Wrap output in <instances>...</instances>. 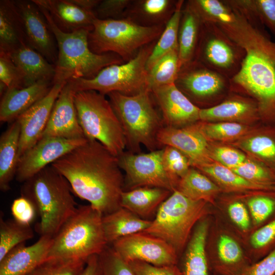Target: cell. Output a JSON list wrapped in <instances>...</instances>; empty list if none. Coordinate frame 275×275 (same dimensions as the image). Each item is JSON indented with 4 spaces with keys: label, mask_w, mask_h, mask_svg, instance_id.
Masks as SVG:
<instances>
[{
    "label": "cell",
    "mask_w": 275,
    "mask_h": 275,
    "mask_svg": "<svg viewBox=\"0 0 275 275\" xmlns=\"http://www.w3.org/2000/svg\"><path fill=\"white\" fill-rule=\"evenodd\" d=\"M233 11L231 22L218 24L245 52L239 70L230 79L231 91L254 99L261 122L275 125V42L264 27L251 24Z\"/></svg>",
    "instance_id": "cell-1"
},
{
    "label": "cell",
    "mask_w": 275,
    "mask_h": 275,
    "mask_svg": "<svg viewBox=\"0 0 275 275\" xmlns=\"http://www.w3.org/2000/svg\"><path fill=\"white\" fill-rule=\"evenodd\" d=\"M72 193L103 215L121 207L124 178L117 156L97 141H87L51 164Z\"/></svg>",
    "instance_id": "cell-2"
},
{
    "label": "cell",
    "mask_w": 275,
    "mask_h": 275,
    "mask_svg": "<svg viewBox=\"0 0 275 275\" xmlns=\"http://www.w3.org/2000/svg\"><path fill=\"white\" fill-rule=\"evenodd\" d=\"M23 183L21 196L31 201L40 218L37 231L53 237L77 208L69 183L51 165Z\"/></svg>",
    "instance_id": "cell-3"
},
{
    "label": "cell",
    "mask_w": 275,
    "mask_h": 275,
    "mask_svg": "<svg viewBox=\"0 0 275 275\" xmlns=\"http://www.w3.org/2000/svg\"><path fill=\"white\" fill-rule=\"evenodd\" d=\"M38 7L46 18L58 46L53 84L73 79L91 78L105 67L123 63L124 61L115 53L99 54L93 52L88 42L89 31L64 32L57 27L45 9Z\"/></svg>",
    "instance_id": "cell-4"
},
{
    "label": "cell",
    "mask_w": 275,
    "mask_h": 275,
    "mask_svg": "<svg viewBox=\"0 0 275 275\" xmlns=\"http://www.w3.org/2000/svg\"><path fill=\"white\" fill-rule=\"evenodd\" d=\"M107 95L130 152L140 153L141 145L150 151L159 149L157 135L164 126L162 116L153 104L151 91L146 89L133 95L113 92Z\"/></svg>",
    "instance_id": "cell-5"
},
{
    "label": "cell",
    "mask_w": 275,
    "mask_h": 275,
    "mask_svg": "<svg viewBox=\"0 0 275 275\" xmlns=\"http://www.w3.org/2000/svg\"><path fill=\"white\" fill-rule=\"evenodd\" d=\"M103 215L90 204L77 207L53 237L48 258L87 260L108 245Z\"/></svg>",
    "instance_id": "cell-6"
},
{
    "label": "cell",
    "mask_w": 275,
    "mask_h": 275,
    "mask_svg": "<svg viewBox=\"0 0 275 275\" xmlns=\"http://www.w3.org/2000/svg\"><path fill=\"white\" fill-rule=\"evenodd\" d=\"M164 28V25H143L128 17L96 18L89 33V45L95 53H114L127 62L158 39Z\"/></svg>",
    "instance_id": "cell-7"
},
{
    "label": "cell",
    "mask_w": 275,
    "mask_h": 275,
    "mask_svg": "<svg viewBox=\"0 0 275 275\" xmlns=\"http://www.w3.org/2000/svg\"><path fill=\"white\" fill-rule=\"evenodd\" d=\"M77 116L85 138L97 141L116 156L126 147L124 133L110 102L105 95L93 90L75 92Z\"/></svg>",
    "instance_id": "cell-8"
},
{
    "label": "cell",
    "mask_w": 275,
    "mask_h": 275,
    "mask_svg": "<svg viewBox=\"0 0 275 275\" xmlns=\"http://www.w3.org/2000/svg\"><path fill=\"white\" fill-rule=\"evenodd\" d=\"M207 204L175 190L160 205L151 225L142 232L165 241L178 255L187 245L193 228L207 213Z\"/></svg>",
    "instance_id": "cell-9"
},
{
    "label": "cell",
    "mask_w": 275,
    "mask_h": 275,
    "mask_svg": "<svg viewBox=\"0 0 275 275\" xmlns=\"http://www.w3.org/2000/svg\"><path fill=\"white\" fill-rule=\"evenodd\" d=\"M154 43L142 48L126 63L105 67L91 78L73 79L68 82L75 92L93 90L104 95L113 92L133 95L149 89L147 63Z\"/></svg>",
    "instance_id": "cell-10"
},
{
    "label": "cell",
    "mask_w": 275,
    "mask_h": 275,
    "mask_svg": "<svg viewBox=\"0 0 275 275\" xmlns=\"http://www.w3.org/2000/svg\"><path fill=\"white\" fill-rule=\"evenodd\" d=\"M245 54L243 48L217 23L202 21L194 60L230 79L239 70Z\"/></svg>",
    "instance_id": "cell-11"
},
{
    "label": "cell",
    "mask_w": 275,
    "mask_h": 275,
    "mask_svg": "<svg viewBox=\"0 0 275 275\" xmlns=\"http://www.w3.org/2000/svg\"><path fill=\"white\" fill-rule=\"evenodd\" d=\"M177 87L195 105L203 108L215 105L231 91L230 79L196 60L182 65Z\"/></svg>",
    "instance_id": "cell-12"
},
{
    "label": "cell",
    "mask_w": 275,
    "mask_h": 275,
    "mask_svg": "<svg viewBox=\"0 0 275 275\" xmlns=\"http://www.w3.org/2000/svg\"><path fill=\"white\" fill-rule=\"evenodd\" d=\"M162 153L161 148L146 153L124 152L118 156L119 166L125 173L126 190L149 186L174 191L163 167Z\"/></svg>",
    "instance_id": "cell-13"
},
{
    "label": "cell",
    "mask_w": 275,
    "mask_h": 275,
    "mask_svg": "<svg viewBox=\"0 0 275 275\" xmlns=\"http://www.w3.org/2000/svg\"><path fill=\"white\" fill-rule=\"evenodd\" d=\"M112 245L115 251L129 263L139 261L156 266L178 263V255L170 244L142 232L121 238Z\"/></svg>",
    "instance_id": "cell-14"
},
{
    "label": "cell",
    "mask_w": 275,
    "mask_h": 275,
    "mask_svg": "<svg viewBox=\"0 0 275 275\" xmlns=\"http://www.w3.org/2000/svg\"><path fill=\"white\" fill-rule=\"evenodd\" d=\"M87 141L86 138H41L20 157L15 176L16 180L25 182Z\"/></svg>",
    "instance_id": "cell-15"
},
{
    "label": "cell",
    "mask_w": 275,
    "mask_h": 275,
    "mask_svg": "<svg viewBox=\"0 0 275 275\" xmlns=\"http://www.w3.org/2000/svg\"><path fill=\"white\" fill-rule=\"evenodd\" d=\"M14 1L27 44L54 65L58 58V46L45 16L32 1Z\"/></svg>",
    "instance_id": "cell-16"
},
{
    "label": "cell",
    "mask_w": 275,
    "mask_h": 275,
    "mask_svg": "<svg viewBox=\"0 0 275 275\" xmlns=\"http://www.w3.org/2000/svg\"><path fill=\"white\" fill-rule=\"evenodd\" d=\"M151 92L160 108L165 127L182 128L200 121L201 108L175 84L155 88Z\"/></svg>",
    "instance_id": "cell-17"
},
{
    "label": "cell",
    "mask_w": 275,
    "mask_h": 275,
    "mask_svg": "<svg viewBox=\"0 0 275 275\" xmlns=\"http://www.w3.org/2000/svg\"><path fill=\"white\" fill-rule=\"evenodd\" d=\"M157 140L160 146H172L180 151L189 159L191 167L197 169L214 162L210 156L209 142L196 123L179 128L164 126Z\"/></svg>",
    "instance_id": "cell-18"
},
{
    "label": "cell",
    "mask_w": 275,
    "mask_h": 275,
    "mask_svg": "<svg viewBox=\"0 0 275 275\" xmlns=\"http://www.w3.org/2000/svg\"><path fill=\"white\" fill-rule=\"evenodd\" d=\"M66 83L53 84L45 96L17 118L20 126V158L41 138L54 102Z\"/></svg>",
    "instance_id": "cell-19"
},
{
    "label": "cell",
    "mask_w": 275,
    "mask_h": 275,
    "mask_svg": "<svg viewBox=\"0 0 275 275\" xmlns=\"http://www.w3.org/2000/svg\"><path fill=\"white\" fill-rule=\"evenodd\" d=\"M74 93L67 82L54 102L41 138H86L78 120L74 101Z\"/></svg>",
    "instance_id": "cell-20"
},
{
    "label": "cell",
    "mask_w": 275,
    "mask_h": 275,
    "mask_svg": "<svg viewBox=\"0 0 275 275\" xmlns=\"http://www.w3.org/2000/svg\"><path fill=\"white\" fill-rule=\"evenodd\" d=\"M200 121L236 122L250 125L261 122L258 107L255 100L237 93L232 94L231 91L218 104L201 108Z\"/></svg>",
    "instance_id": "cell-21"
},
{
    "label": "cell",
    "mask_w": 275,
    "mask_h": 275,
    "mask_svg": "<svg viewBox=\"0 0 275 275\" xmlns=\"http://www.w3.org/2000/svg\"><path fill=\"white\" fill-rule=\"evenodd\" d=\"M53 237L41 236L34 244L22 243L0 260V275H27L48 258Z\"/></svg>",
    "instance_id": "cell-22"
},
{
    "label": "cell",
    "mask_w": 275,
    "mask_h": 275,
    "mask_svg": "<svg viewBox=\"0 0 275 275\" xmlns=\"http://www.w3.org/2000/svg\"><path fill=\"white\" fill-rule=\"evenodd\" d=\"M45 9L62 31L72 33L80 30L91 31L97 18L94 12L86 10L71 0H32Z\"/></svg>",
    "instance_id": "cell-23"
},
{
    "label": "cell",
    "mask_w": 275,
    "mask_h": 275,
    "mask_svg": "<svg viewBox=\"0 0 275 275\" xmlns=\"http://www.w3.org/2000/svg\"><path fill=\"white\" fill-rule=\"evenodd\" d=\"M52 85V80H42L26 87L7 90L1 99V122L12 123L14 121L45 96Z\"/></svg>",
    "instance_id": "cell-24"
},
{
    "label": "cell",
    "mask_w": 275,
    "mask_h": 275,
    "mask_svg": "<svg viewBox=\"0 0 275 275\" xmlns=\"http://www.w3.org/2000/svg\"><path fill=\"white\" fill-rule=\"evenodd\" d=\"M275 173V125L262 122L248 134L231 143Z\"/></svg>",
    "instance_id": "cell-25"
},
{
    "label": "cell",
    "mask_w": 275,
    "mask_h": 275,
    "mask_svg": "<svg viewBox=\"0 0 275 275\" xmlns=\"http://www.w3.org/2000/svg\"><path fill=\"white\" fill-rule=\"evenodd\" d=\"M23 77V87L42 80L53 82L55 66L27 44L21 45L10 55Z\"/></svg>",
    "instance_id": "cell-26"
},
{
    "label": "cell",
    "mask_w": 275,
    "mask_h": 275,
    "mask_svg": "<svg viewBox=\"0 0 275 275\" xmlns=\"http://www.w3.org/2000/svg\"><path fill=\"white\" fill-rule=\"evenodd\" d=\"M208 224L200 221L195 226L180 265V275H209L205 248Z\"/></svg>",
    "instance_id": "cell-27"
},
{
    "label": "cell",
    "mask_w": 275,
    "mask_h": 275,
    "mask_svg": "<svg viewBox=\"0 0 275 275\" xmlns=\"http://www.w3.org/2000/svg\"><path fill=\"white\" fill-rule=\"evenodd\" d=\"M20 126L16 120L0 138V189L6 191L16 176L19 160Z\"/></svg>",
    "instance_id": "cell-28"
},
{
    "label": "cell",
    "mask_w": 275,
    "mask_h": 275,
    "mask_svg": "<svg viewBox=\"0 0 275 275\" xmlns=\"http://www.w3.org/2000/svg\"><path fill=\"white\" fill-rule=\"evenodd\" d=\"M170 190L157 187H141L124 190L121 197V207L140 217L147 219L172 194Z\"/></svg>",
    "instance_id": "cell-29"
},
{
    "label": "cell",
    "mask_w": 275,
    "mask_h": 275,
    "mask_svg": "<svg viewBox=\"0 0 275 275\" xmlns=\"http://www.w3.org/2000/svg\"><path fill=\"white\" fill-rule=\"evenodd\" d=\"M27 44L15 1H0V52L10 55Z\"/></svg>",
    "instance_id": "cell-30"
},
{
    "label": "cell",
    "mask_w": 275,
    "mask_h": 275,
    "mask_svg": "<svg viewBox=\"0 0 275 275\" xmlns=\"http://www.w3.org/2000/svg\"><path fill=\"white\" fill-rule=\"evenodd\" d=\"M202 20L188 2H184L178 33V53L181 66L195 58Z\"/></svg>",
    "instance_id": "cell-31"
},
{
    "label": "cell",
    "mask_w": 275,
    "mask_h": 275,
    "mask_svg": "<svg viewBox=\"0 0 275 275\" xmlns=\"http://www.w3.org/2000/svg\"><path fill=\"white\" fill-rule=\"evenodd\" d=\"M152 221L140 217L128 209L120 207L103 215L102 225L108 244L123 237L146 230Z\"/></svg>",
    "instance_id": "cell-32"
},
{
    "label": "cell",
    "mask_w": 275,
    "mask_h": 275,
    "mask_svg": "<svg viewBox=\"0 0 275 275\" xmlns=\"http://www.w3.org/2000/svg\"><path fill=\"white\" fill-rule=\"evenodd\" d=\"M197 169L211 178L222 191L256 194L275 190V186H265L250 182L215 161Z\"/></svg>",
    "instance_id": "cell-33"
},
{
    "label": "cell",
    "mask_w": 275,
    "mask_h": 275,
    "mask_svg": "<svg viewBox=\"0 0 275 275\" xmlns=\"http://www.w3.org/2000/svg\"><path fill=\"white\" fill-rule=\"evenodd\" d=\"M177 1L140 0L132 1L126 17L145 26L164 25L174 12Z\"/></svg>",
    "instance_id": "cell-34"
},
{
    "label": "cell",
    "mask_w": 275,
    "mask_h": 275,
    "mask_svg": "<svg viewBox=\"0 0 275 275\" xmlns=\"http://www.w3.org/2000/svg\"><path fill=\"white\" fill-rule=\"evenodd\" d=\"M175 190L195 201L214 204L221 188L198 169L191 167L179 180Z\"/></svg>",
    "instance_id": "cell-35"
},
{
    "label": "cell",
    "mask_w": 275,
    "mask_h": 275,
    "mask_svg": "<svg viewBox=\"0 0 275 275\" xmlns=\"http://www.w3.org/2000/svg\"><path fill=\"white\" fill-rule=\"evenodd\" d=\"M197 125L209 142L229 144L250 132L256 125H250L230 122H204L199 121ZM259 124V123H258Z\"/></svg>",
    "instance_id": "cell-36"
},
{
    "label": "cell",
    "mask_w": 275,
    "mask_h": 275,
    "mask_svg": "<svg viewBox=\"0 0 275 275\" xmlns=\"http://www.w3.org/2000/svg\"><path fill=\"white\" fill-rule=\"evenodd\" d=\"M184 4V1H177L174 12L166 23L164 28L154 44L148 59V70L165 54L178 49V33Z\"/></svg>",
    "instance_id": "cell-37"
},
{
    "label": "cell",
    "mask_w": 275,
    "mask_h": 275,
    "mask_svg": "<svg viewBox=\"0 0 275 275\" xmlns=\"http://www.w3.org/2000/svg\"><path fill=\"white\" fill-rule=\"evenodd\" d=\"M181 66L178 49L165 54L148 70V89L175 84Z\"/></svg>",
    "instance_id": "cell-38"
},
{
    "label": "cell",
    "mask_w": 275,
    "mask_h": 275,
    "mask_svg": "<svg viewBox=\"0 0 275 275\" xmlns=\"http://www.w3.org/2000/svg\"><path fill=\"white\" fill-rule=\"evenodd\" d=\"M34 237L30 225L0 219V260L12 249Z\"/></svg>",
    "instance_id": "cell-39"
},
{
    "label": "cell",
    "mask_w": 275,
    "mask_h": 275,
    "mask_svg": "<svg viewBox=\"0 0 275 275\" xmlns=\"http://www.w3.org/2000/svg\"><path fill=\"white\" fill-rule=\"evenodd\" d=\"M190 5L203 22L225 24L231 22L234 13L224 0H190Z\"/></svg>",
    "instance_id": "cell-40"
},
{
    "label": "cell",
    "mask_w": 275,
    "mask_h": 275,
    "mask_svg": "<svg viewBox=\"0 0 275 275\" xmlns=\"http://www.w3.org/2000/svg\"><path fill=\"white\" fill-rule=\"evenodd\" d=\"M87 260L49 258L27 275H80Z\"/></svg>",
    "instance_id": "cell-41"
},
{
    "label": "cell",
    "mask_w": 275,
    "mask_h": 275,
    "mask_svg": "<svg viewBox=\"0 0 275 275\" xmlns=\"http://www.w3.org/2000/svg\"><path fill=\"white\" fill-rule=\"evenodd\" d=\"M162 164L174 191L179 180L191 167L189 159L177 149L169 146L163 148Z\"/></svg>",
    "instance_id": "cell-42"
},
{
    "label": "cell",
    "mask_w": 275,
    "mask_h": 275,
    "mask_svg": "<svg viewBox=\"0 0 275 275\" xmlns=\"http://www.w3.org/2000/svg\"><path fill=\"white\" fill-rule=\"evenodd\" d=\"M232 170L250 182L265 186H275V173L248 156L241 164Z\"/></svg>",
    "instance_id": "cell-43"
},
{
    "label": "cell",
    "mask_w": 275,
    "mask_h": 275,
    "mask_svg": "<svg viewBox=\"0 0 275 275\" xmlns=\"http://www.w3.org/2000/svg\"><path fill=\"white\" fill-rule=\"evenodd\" d=\"M250 22L266 26L275 36V0H248Z\"/></svg>",
    "instance_id": "cell-44"
},
{
    "label": "cell",
    "mask_w": 275,
    "mask_h": 275,
    "mask_svg": "<svg viewBox=\"0 0 275 275\" xmlns=\"http://www.w3.org/2000/svg\"><path fill=\"white\" fill-rule=\"evenodd\" d=\"M100 275H136L130 263L108 245L98 255Z\"/></svg>",
    "instance_id": "cell-45"
},
{
    "label": "cell",
    "mask_w": 275,
    "mask_h": 275,
    "mask_svg": "<svg viewBox=\"0 0 275 275\" xmlns=\"http://www.w3.org/2000/svg\"><path fill=\"white\" fill-rule=\"evenodd\" d=\"M211 158L231 170L241 164L247 155L239 149L226 144L209 142Z\"/></svg>",
    "instance_id": "cell-46"
},
{
    "label": "cell",
    "mask_w": 275,
    "mask_h": 275,
    "mask_svg": "<svg viewBox=\"0 0 275 275\" xmlns=\"http://www.w3.org/2000/svg\"><path fill=\"white\" fill-rule=\"evenodd\" d=\"M251 243L261 259L275 249V218L261 226L252 235Z\"/></svg>",
    "instance_id": "cell-47"
},
{
    "label": "cell",
    "mask_w": 275,
    "mask_h": 275,
    "mask_svg": "<svg viewBox=\"0 0 275 275\" xmlns=\"http://www.w3.org/2000/svg\"><path fill=\"white\" fill-rule=\"evenodd\" d=\"M0 82L8 90L23 88V77L8 54L0 52Z\"/></svg>",
    "instance_id": "cell-48"
},
{
    "label": "cell",
    "mask_w": 275,
    "mask_h": 275,
    "mask_svg": "<svg viewBox=\"0 0 275 275\" xmlns=\"http://www.w3.org/2000/svg\"><path fill=\"white\" fill-rule=\"evenodd\" d=\"M132 1L103 0L95 9L94 13L99 19H117L124 15Z\"/></svg>",
    "instance_id": "cell-49"
},
{
    "label": "cell",
    "mask_w": 275,
    "mask_h": 275,
    "mask_svg": "<svg viewBox=\"0 0 275 275\" xmlns=\"http://www.w3.org/2000/svg\"><path fill=\"white\" fill-rule=\"evenodd\" d=\"M11 210L14 220L26 225H30L38 214L33 203L23 196L13 201Z\"/></svg>",
    "instance_id": "cell-50"
},
{
    "label": "cell",
    "mask_w": 275,
    "mask_h": 275,
    "mask_svg": "<svg viewBox=\"0 0 275 275\" xmlns=\"http://www.w3.org/2000/svg\"><path fill=\"white\" fill-rule=\"evenodd\" d=\"M129 263L136 275H180L177 265L156 266L139 261Z\"/></svg>",
    "instance_id": "cell-51"
},
{
    "label": "cell",
    "mask_w": 275,
    "mask_h": 275,
    "mask_svg": "<svg viewBox=\"0 0 275 275\" xmlns=\"http://www.w3.org/2000/svg\"><path fill=\"white\" fill-rule=\"evenodd\" d=\"M275 249L256 262L251 264L240 275H274Z\"/></svg>",
    "instance_id": "cell-52"
},
{
    "label": "cell",
    "mask_w": 275,
    "mask_h": 275,
    "mask_svg": "<svg viewBox=\"0 0 275 275\" xmlns=\"http://www.w3.org/2000/svg\"><path fill=\"white\" fill-rule=\"evenodd\" d=\"M228 213L232 221L240 229L246 230L250 225L249 215L245 206L241 202H235L228 207Z\"/></svg>",
    "instance_id": "cell-53"
},
{
    "label": "cell",
    "mask_w": 275,
    "mask_h": 275,
    "mask_svg": "<svg viewBox=\"0 0 275 275\" xmlns=\"http://www.w3.org/2000/svg\"><path fill=\"white\" fill-rule=\"evenodd\" d=\"M80 275H100L98 255H93L88 258Z\"/></svg>",
    "instance_id": "cell-54"
},
{
    "label": "cell",
    "mask_w": 275,
    "mask_h": 275,
    "mask_svg": "<svg viewBox=\"0 0 275 275\" xmlns=\"http://www.w3.org/2000/svg\"><path fill=\"white\" fill-rule=\"evenodd\" d=\"M75 4L81 8L94 12L100 2L99 0H71Z\"/></svg>",
    "instance_id": "cell-55"
},
{
    "label": "cell",
    "mask_w": 275,
    "mask_h": 275,
    "mask_svg": "<svg viewBox=\"0 0 275 275\" xmlns=\"http://www.w3.org/2000/svg\"><path fill=\"white\" fill-rule=\"evenodd\" d=\"M216 275H217V274H216Z\"/></svg>",
    "instance_id": "cell-56"
},
{
    "label": "cell",
    "mask_w": 275,
    "mask_h": 275,
    "mask_svg": "<svg viewBox=\"0 0 275 275\" xmlns=\"http://www.w3.org/2000/svg\"><path fill=\"white\" fill-rule=\"evenodd\" d=\"M275 275V274H274Z\"/></svg>",
    "instance_id": "cell-57"
}]
</instances>
